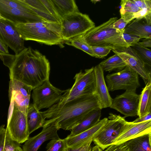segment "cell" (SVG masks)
Returning <instances> with one entry per match:
<instances>
[{"label": "cell", "mask_w": 151, "mask_h": 151, "mask_svg": "<svg viewBox=\"0 0 151 151\" xmlns=\"http://www.w3.org/2000/svg\"><path fill=\"white\" fill-rule=\"evenodd\" d=\"M9 69L10 79L21 81L33 90L49 80L50 68L45 55L29 47L14 55Z\"/></svg>", "instance_id": "6da1fadb"}, {"label": "cell", "mask_w": 151, "mask_h": 151, "mask_svg": "<svg viewBox=\"0 0 151 151\" xmlns=\"http://www.w3.org/2000/svg\"><path fill=\"white\" fill-rule=\"evenodd\" d=\"M100 109L96 94L77 98L60 106H52L41 112L45 119L42 127L51 124L58 129L70 130L95 110Z\"/></svg>", "instance_id": "7a4b0ae2"}, {"label": "cell", "mask_w": 151, "mask_h": 151, "mask_svg": "<svg viewBox=\"0 0 151 151\" xmlns=\"http://www.w3.org/2000/svg\"><path fill=\"white\" fill-rule=\"evenodd\" d=\"M117 17L110 18L100 25L91 29L81 35L82 39L90 46L109 47L115 50H122L130 47L122 36L124 31L113 28Z\"/></svg>", "instance_id": "3957f363"}, {"label": "cell", "mask_w": 151, "mask_h": 151, "mask_svg": "<svg viewBox=\"0 0 151 151\" xmlns=\"http://www.w3.org/2000/svg\"><path fill=\"white\" fill-rule=\"evenodd\" d=\"M24 40H32L46 45H61L65 42L60 36L59 22L44 21L24 24H14Z\"/></svg>", "instance_id": "277c9868"}, {"label": "cell", "mask_w": 151, "mask_h": 151, "mask_svg": "<svg viewBox=\"0 0 151 151\" xmlns=\"http://www.w3.org/2000/svg\"><path fill=\"white\" fill-rule=\"evenodd\" d=\"M99 130L93 136V142L104 150L113 144L115 140L134 123L126 121L125 118L111 113Z\"/></svg>", "instance_id": "5b68a950"}, {"label": "cell", "mask_w": 151, "mask_h": 151, "mask_svg": "<svg viewBox=\"0 0 151 151\" xmlns=\"http://www.w3.org/2000/svg\"><path fill=\"white\" fill-rule=\"evenodd\" d=\"M74 83L71 88L67 89L59 101L53 106H60L78 97L95 94V78L94 67L81 70L76 73Z\"/></svg>", "instance_id": "8992f818"}, {"label": "cell", "mask_w": 151, "mask_h": 151, "mask_svg": "<svg viewBox=\"0 0 151 151\" xmlns=\"http://www.w3.org/2000/svg\"><path fill=\"white\" fill-rule=\"evenodd\" d=\"M61 24L60 36L65 42L82 35L95 27L88 15L79 12L63 17Z\"/></svg>", "instance_id": "52a82bcc"}, {"label": "cell", "mask_w": 151, "mask_h": 151, "mask_svg": "<svg viewBox=\"0 0 151 151\" xmlns=\"http://www.w3.org/2000/svg\"><path fill=\"white\" fill-rule=\"evenodd\" d=\"M6 128L12 139L19 144L25 142L29 137L26 115L12 101H10Z\"/></svg>", "instance_id": "ba28073f"}, {"label": "cell", "mask_w": 151, "mask_h": 151, "mask_svg": "<svg viewBox=\"0 0 151 151\" xmlns=\"http://www.w3.org/2000/svg\"><path fill=\"white\" fill-rule=\"evenodd\" d=\"M67 91L62 90L53 86L49 80L33 89V104L38 110L49 109L58 102Z\"/></svg>", "instance_id": "9c48e42d"}, {"label": "cell", "mask_w": 151, "mask_h": 151, "mask_svg": "<svg viewBox=\"0 0 151 151\" xmlns=\"http://www.w3.org/2000/svg\"><path fill=\"white\" fill-rule=\"evenodd\" d=\"M138 76L127 66L120 71L108 74L106 81L109 91L119 90L135 91L140 86Z\"/></svg>", "instance_id": "30bf717a"}, {"label": "cell", "mask_w": 151, "mask_h": 151, "mask_svg": "<svg viewBox=\"0 0 151 151\" xmlns=\"http://www.w3.org/2000/svg\"><path fill=\"white\" fill-rule=\"evenodd\" d=\"M112 50L119 56L127 66L140 76L145 85L148 82H151V67L145 64L130 46L122 50Z\"/></svg>", "instance_id": "8fae6325"}, {"label": "cell", "mask_w": 151, "mask_h": 151, "mask_svg": "<svg viewBox=\"0 0 151 151\" xmlns=\"http://www.w3.org/2000/svg\"><path fill=\"white\" fill-rule=\"evenodd\" d=\"M140 96L135 91H126L113 99L110 107L123 114L124 118L138 116Z\"/></svg>", "instance_id": "7c38bea8"}, {"label": "cell", "mask_w": 151, "mask_h": 151, "mask_svg": "<svg viewBox=\"0 0 151 151\" xmlns=\"http://www.w3.org/2000/svg\"><path fill=\"white\" fill-rule=\"evenodd\" d=\"M9 87L10 101H12L19 110L26 115L32 88L14 79H10Z\"/></svg>", "instance_id": "4fadbf2b"}, {"label": "cell", "mask_w": 151, "mask_h": 151, "mask_svg": "<svg viewBox=\"0 0 151 151\" xmlns=\"http://www.w3.org/2000/svg\"><path fill=\"white\" fill-rule=\"evenodd\" d=\"M0 41L9 47L16 55L25 47L24 40L14 24L6 20L0 19Z\"/></svg>", "instance_id": "5bb4252c"}, {"label": "cell", "mask_w": 151, "mask_h": 151, "mask_svg": "<svg viewBox=\"0 0 151 151\" xmlns=\"http://www.w3.org/2000/svg\"><path fill=\"white\" fill-rule=\"evenodd\" d=\"M0 14L6 20L14 24H24L45 21L36 15L17 9L9 8L1 3Z\"/></svg>", "instance_id": "9a60e30c"}, {"label": "cell", "mask_w": 151, "mask_h": 151, "mask_svg": "<svg viewBox=\"0 0 151 151\" xmlns=\"http://www.w3.org/2000/svg\"><path fill=\"white\" fill-rule=\"evenodd\" d=\"M38 134L29 138L25 141L22 147L23 151H37L41 145L50 139L60 138L57 133L59 129L54 124L42 127Z\"/></svg>", "instance_id": "2e32d148"}, {"label": "cell", "mask_w": 151, "mask_h": 151, "mask_svg": "<svg viewBox=\"0 0 151 151\" xmlns=\"http://www.w3.org/2000/svg\"><path fill=\"white\" fill-rule=\"evenodd\" d=\"M94 67L95 78V94L99 101L100 108L110 107L113 99L109 94L104 76V71L99 64Z\"/></svg>", "instance_id": "e0dca14e"}, {"label": "cell", "mask_w": 151, "mask_h": 151, "mask_svg": "<svg viewBox=\"0 0 151 151\" xmlns=\"http://www.w3.org/2000/svg\"><path fill=\"white\" fill-rule=\"evenodd\" d=\"M151 133V120L134 123L127 131L119 137L113 144L124 143L142 135Z\"/></svg>", "instance_id": "ac0fdd59"}, {"label": "cell", "mask_w": 151, "mask_h": 151, "mask_svg": "<svg viewBox=\"0 0 151 151\" xmlns=\"http://www.w3.org/2000/svg\"><path fill=\"white\" fill-rule=\"evenodd\" d=\"M104 118L90 128L72 137L67 136L64 139L68 147H73L80 145L90 138L93 137L105 123L108 120Z\"/></svg>", "instance_id": "d6986e66"}, {"label": "cell", "mask_w": 151, "mask_h": 151, "mask_svg": "<svg viewBox=\"0 0 151 151\" xmlns=\"http://www.w3.org/2000/svg\"><path fill=\"white\" fill-rule=\"evenodd\" d=\"M124 32L135 35L141 39H151V24L143 18L135 19L125 28Z\"/></svg>", "instance_id": "ffe728a7"}, {"label": "cell", "mask_w": 151, "mask_h": 151, "mask_svg": "<svg viewBox=\"0 0 151 151\" xmlns=\"http://www.w3.org/2000/svg\"><path fill=\"white\" fill-rule=\"evenodd\" d=\"M101 109H98L93 111L81 122L73 127L68 136L72 137L77 135L92 127L100 120Z\"/></svg>", "instance_id": "44dd1931"}, {"label": "cell", "mask_w": 151, "mask_h": 151, "mask_svg": "<svg viewBox=\"0 0 151 151\" xmlns=\"http://www.w3.org/2000/svg\"><path fill=\"white\" fill-rule=\"evenodd\" d=\"M26 117L29 134L38 128L42 127L45 120L41 111L36 108L32 104L29 105Z\"/></svg>", "instance_id": "7402d4cb"}, {"label": "cell", "mask_w": 151, "mask_h": 151, "mask_svg": "<svg viewBox=\"0 0 151 151\" xmlns=\"http://www.w3.org/2000/svg\"><path fill=\"white\" fill-rule=\"evenodd\" d=\"M56 13L61 19L73 13L79 12L73 0H50Z\"/></svg>", "instance_id": "603a6c76"}, {"label": "cell", "mask_w": 151, "mask_h": 151, "mask_svg": "<svg viewBox=\"0 0 151 151\" xmlns=\"http://www.w3.org/2000/svg\"><path fill=\"white\" fill-rule=\"evenodd\" d=\"M151 133L145 134L125 142L129 151H151Z\"/></svg>", "instance_id": "cb8c5ba5"}, {"label": "cell", "mask_w": 151, "mask_h": 151, "mask_svg": "<svg viewBox=\"0 0 151 151\" xmlns=\"http://www.w3.org/2000/svg\"><path fill=\"white\" fill-rule=\"evenodd\" d=\"M151 112V82H148L140 94L138 116L142 117Z\"/></svg>", "instance_id": "d4e9b609"}, {"label": "cell", "mask_w": 151, "mask_h": 151, "mask_svg": "<svg viewBox=\"0 0 151 151\" xmlns=\"http://www.w3.org/2000/svg\"><path fill=\"white\" fill-rule=\"evenodd\" d=\"M99 64L104 71L109 72L113 71H120L127 66L125 62L116 54L103 61Z\"/></svg>", "instance_id": "484cf974"}, {"label": "cell", "mask_w": 151, "mask_h": 151, "mask_svg": "<svg viewBox=\"0 0 151 151\" xmlns=\"http://www.w3.org/2000/svg\"><path fill=\"white\" fill-rule=\"evenodd\" d=\"M119 12L121 18L129 23L133 20V14L141 9L136 6L131 0H122Z\"/></svg>", "instance_id": "4316f807"}, {"label": "cell", "mask_w": 151, "mask_h": 151, "mask_svg": "<svg viewBox=\"0 0 151 151\" xmlns=\"http://www.w3.org/2000/svg\"><path fill=\"white\" fill-rule=\"evenodd\" d=\"M65 43L83 51L92 57H96L91 47L82 39L81 35L71 39Z\"/></svg>", "instance_id": "83f0119b"}, {"label": "cell", "mask_w": 151, "mask_h": 151, "mask_svg": "<svg viewBox=\"0 0 151 151\" xmlns=\"http://www.w3.org/2000/svg\"><path fill=\"white\" fill-rule=\"evenodd\" d=\"M0 3L9 8L17 9L37 15L22 0H0Z\"/></svg>", "instance_id": "f1b7e54d"}, {"label": "cell", "mask_w": 151, "mask_h": 151, "mask_svg": "<svg viewBox=\"0 0 151 151\" xmlns=\"http://www.w3.org/2000/svg\"><path fill=\"white\" fill-rule=\"evenodd\" d=\"M136 52L145 64L149 67H151V50L142 46L139 43L130 46Z\"/></svg>", "instance_id": "f546056e"}, {"label": "cell", "mask_w": 151, "mask_h": 151, "mask_svg": "<svg viewBox=\"0 0 151 151\" xmlns=\"http://www.w3.org/2000/svg\"><path fill=\"white\" fill-rule=\"evenodd\" d=\"M67 147L64 139H53L47 144L46 151H64Z\"/></svg>", "instance_id": "4dcf8cb0"}, {"label": "cell", "mask_w": 151, "mask_h": 151, "mask_svg": "<svg viewBox=\"0 0 151 151\" xmlns=\"http://www.w3.org/2000/svg\"><path fill=\"white\" fill-rule=\"evenodd\" d=\"M22 0L26 4L34 9L46 13L50 14L40 0Z\"/></svg>", "instance_id": "1f68e13d"}, {"label": "cell", "mask_w": 151, "mask_h": 151, "mask_svg": "<svg viewBox=\"0 0 151 151\" xmlns=\"http://www.w3.org/2000/svg\"><path fill=\"white\" fill-rule=\"evenodd\" d=\"M19 147L20 144L12 139L6 129L4 151H15Z\"/></svg>", "instance_id": "d6a6232c"}, {"label": "cell", "mask_w": 151, "mask_h": 151, "mask_svg": "<svg viewBox=\"0 0 151 151\" xmlns=\"http://www.w3.org/2000/svg\"><path fill=\"white\" fill-rule=\"evenodd\" d=\"M91 49L95 55L96 58H102L109 53L112 48L100 46H91Z\"/></svg>", "instance_id": "836d02e7"}, {"label": "cell", "mask_w": 151, "mask_h": 151, "mask_svg": "<svg viewBox=\"0 0 151 151\" xmlns=\"http://www.w3.org/2000/svg\"><path fill=\"white\" fill-rule=\"evenodd\" d=\"M123 38L125 42L129 46H132L138 43L141 38L135 35L125 32L122 35Z\"/></svg>", "instance_id": "e575fe53"}, {"label": "cell", "mask_w": 151, "mask_h": 151, "mask_svg": "<svg viewBox=\"0 0 151 151\" xmlns=\"http://www.w3.org/2000/svg\"><path fill=\"white\" fill-rule=\"evenodd\" d=\"M45 6L50 14L61 23V19L56 13L50 0H40Z\"/></svg>", "instance_id": "d590c367"}, {"label": "cell", "mask_w": 151, "mask_h": 151, "mask_svg": "<svg viewBox=\"0 0 151 151\" xmlns=\"http://www.w3.org/2000/svg\"><path fill=\"white\" fill-rule=\"evenodd\" d=\"M104 151H129L125 143L119 144H112L106 148Z\"/></svg>", "instance_id": "8d00e7d4"}, {"label": "cell", "mask_w": 151, "mask_h": 151, "mask_svg": "<svg viewBox=\"0 0 151 151\" xmlns=\"http://www.w3.org/2000/svg\"><path fill=\"white\" fill-rule=\"evenodd\" d=\"M6 133V128L4 125H1L0 127V151H4Z\"/></svg>", "instance_id": "74e56055"}, {"label": "cell", "mask_w": 151, "mask_h": 151, "mask_svg": "<svg viewBox=\"0 0 151 151\" xmlns=\"http://www.w3.org/2000/svg\"><path fill=\"white\" fill-rule=\"evenodd\" d=\"M128 23L129 22L125 21L123 18H121L114 22L113 27L120 31H122L124 30L125 27Z\"/></svg>", "instance_id": "f35d334b"}, {"label": "cell", "mask_w": 151, "mask_h": 151, "mask_svg": "<svg viewBox=\"0 0 151 151\" xmlns=\"http://www.w3.org/2000/svg\"><path fill=\"white\" fill-rule=\"evenodd\" d=\"M131 1L141 9L145 8L151 9L150 0H131Z\"/></svg>", "instance_id": "ab89813d"}, {"label": "cell", "mask_w": 151, "mask_h": 151, "mask_svg": "<svg viewBox=\"0 0 151 151\" xmlns=\"http://www.w3.org/2000/svg\"><path fill=\"white\" fill-rule=\"evenodd\" d=\"M151 13V9L145 8L133 14V19H140L145 18L149 13Z\"/></svg>", "instance_id": "60d3db41"}, {"label": "cell", "mask_w": 151, "mask_h": 151, "mask_svg": "<svg viewBox=\"0 0 151 151\" xmlns=\"http://www.w3.org/2000/svg\"><path fill=\"white\" fill-rule=\"evenodd\" d=\"M151 120V112L140 117H138L132 122L134 123L142 122L148 120Z\"/></svg>", "instance_id": "b9f144b4"}, {"label": "cell", "mask_w": 151, "mask_h": 151, "mask_svg": "<svg viewBox=\"0 0 151 151\" xmlns=\"http://www.w3.org/2000/svg\"><path fill=\"white\" fill-rule=\"evenodd\" d=\"M0 54L6 56H10L11 54L9 53L8 47L0 41Z\"/></svg>", "instance_id": "7bdbcfd3"}, {"label": "cell", "mask_w": 151, "mask_h": 151, "mask_svg": "<svg viewBox=\"0 0 151 151\" xmlns=\"http://www.w3.org/2000/svg\"><path fill=\"white\" fill-rule=\"evenodd\" d=\"M93 137L89 139L79 151H91V143L93 142Z\"/></svg>", "instance_id": "ee69618b"}, {"label": "cell", "mask_w": 151, "mask_h": 151, "mask_svg": "<svg viewBox=\"0 0 151 151\" xmlns=\"http://www.w3.org/2000/svg\"><path fill=\"white\" fill-rule=\"evenodd\" d=\"M87 140L83 144L77 146L73 147L68 146L64 151H79L82 149Z\"/></svg>", "instance_id": "f6af8a7d"}, {"label": "cell", "mask_w": 151, "mask_h": 151, "mask_svg": "<svg viewBox=\"0 0 151 151\" xmlns=\"http://www.w3.org/2000/svg\"><path fill=\"white\" fill-rule=\"evenodd\" d=\"M138 43L141 46L145 47H151V39H145L142 42Z\"/></svg>", "instance_id": "bcb514c9"}, {"label": "cell", "mask_w": 151, "mask_h": 151, "mask_svg": "<svg viewBox=\"0 0 151 151\" xmlns=\"http://www.w3.org/2000/svg\"><path fill=\"white\" fill-rule=\"evenodd\" d=\"M100 147L96 145L92 147L91 151H103Z\"/></svg>", "instance_id": "7dc6e473"}, {"label": "cell", "mask_w": 151, "mask_h": 151, "mask_svg": "<svg viewBox=\"0 0 151 151\" xmlns=\"http://www.w3.org/2000/svg\"><path fill=\"white\" fill-rule=\"evenodd\" d=\"M91 1L92 3H94V4H95L96 3L99 2L101 1V0H91Z\"/></svg>", "instance_id": "c3c4849f"}, {"label": "cell", "mask_w": 151, "mask_h": 151, "mask_svg": "<svg viewBox=\"0 0 151 151\" xmlns=\"http://www.w3.org/2000/svg\"><path fill=\"white\" fill-rule=\"evenodd\" d=\"M15 151H23V150L20 147Z\"/></svg>", "instance_id": "681fc988"}, {"label": "cell", "mask_w": 151, "mask_h": 151, "mask_svg": "<svg viewBox=\"0 0 151 151\" xmlns=\"http://www.w3.org/2000/svg\"><path fill=\"white\" fill-rule=\"evenodd\" d=\"M0 19H2V20H6L0 14Z\"/></svg>", "instance_id": "f907efd6"}, {"label": "cell", "mask_w": 151, "mask_h": 151, "mask_svg": "<svg viewBox=\"0 0 151 151\" xmlns=\"http://www.w3.org/2000/svg\"><path fill=\"white\" fill-rule=\"evenodd\" d=\"M3 57V55L0 54V59H1Z\"/></svg>", "instance_id": "816d5d0a"}]
</instances>
